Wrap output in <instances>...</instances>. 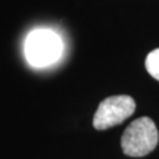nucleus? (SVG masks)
I'll list each match as a JSON object with an SVG mask.
<instances>
[{"mask_svg":"<svg viewBox=\"0 0 159 159\" xmlns=\"http://www.w3.org/2000/svg\"><path fill=\"white\" fill-rule=\"evenodd\" d=\"M159 133L154 121L148 117L133 120L121 137L123 152L129 157H144L157 148Z\"/></svg>","mask_w":159,"mask_h":159,"instance_id":"1","label":"nucleus"},{"mask_svg":"<svg viewBox=\"0 0 159 159\" xmlns=\"http://www.w3.org/2000/svg\"><path fill=\"white\" fill-rule=\"evenodd\" d=\"M63 51V43L57 34L48 30H37L27 35L25 56L32 66L44 67L57 61Z\"/></svg>","mask_w":159,"mask_h":159,"instance_id":"2","label":"nucleus"},{"mask_svg":"<svg viewBox=\"0 0 159 159\" xmlns=\"http://www.w3.org/2000/svg\"><path fill=\"white\" fill-rule=\"evenodd\" d=\"M136 102L130 96H112L104 99L97 108L93 126L96 130H107L119 125L133 114Z\"/></svg>","mask_w":159,"mask_h":159,"instance_id":"3","label":"nucleus"},{"mask_svg":"<svg viewBox=\"0 0 159 159\" xmlns=\"http://www.w3.org/2000/svg\"><path fill=\"white\" fill-rule=\"evenodd\" d=\"M145 67L148 73L159 81V48H156L148 54L145 60Z\"/></svg>","mask_w":159,"mask_h":159,"instance_id":"4","label":"nucleus"}]
</instances>
